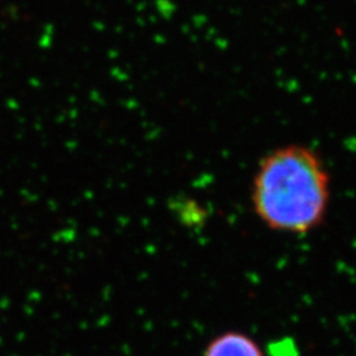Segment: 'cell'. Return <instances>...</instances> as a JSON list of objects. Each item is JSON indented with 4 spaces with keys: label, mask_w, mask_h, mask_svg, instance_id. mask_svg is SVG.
<instances>
[{
    "label": "cell",
    "mask_w": 356,
    "mask_h": 356,
    "mask_svg": "<svg viewBox=\"0 0 356 356\" xmlns=\"http://www.w3.org/2000/svg\"><path fill=\"white\" fill-rule=\"evenodd\" d=\"M331 178L317 151L289 144L268 153L254 175L251 202L268 229L306 235L329 211Z\"/></svg>",
    "instance_id": "6da1fadb"
},
{
    "label": "cell",
    "mask_w": 356,
    "mask_h": 356,
    "mask_svg": "<svg viewBox=\"0 0 356 356\" xmlns=\"http://www.w3.org/2000/svg\"><path fill=\"white\" fill-rule=\"evenodd\" d=\"M204 356H264L259 343L241 331H226L204 348Z\"/></svg>",
    "instance_id": "7a4b0ae2"
}]
</instances>
